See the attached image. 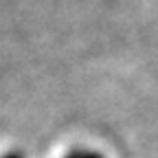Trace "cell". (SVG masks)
I'll return each instance as SVG.
<instances>
[{
  "mask_svg": "<svg viewBox=\"0 0 158 158\" xmlns=\"http://www.w3.org/2000/svg\"><path fill=\"white\" fill-rule=\"evenodd\" d=\"M81 152H84V149H73V152H68L64 158H81Z\"/></svg>",
  "mask_w": 158,
  "mask_h": 158,
  "instance_id": "6da1fadb",
  "label": "cell"
},
{
  "mask_svg": "<svg viewBox=\"0 0 158 158\" xmlns=\"http://www.w3.org/2000/svg\"><path fill=\"white\" fill-rule=\"evenodd\" d=\"M2 158H24V154H22V152H9V154H5Z\"/></svg>",
  "mask_w": 158,
  "mask_h": 158,
  "instance_id": "7a4b0ae2",
  "label": "cell"
}]
</instances>
